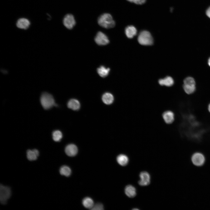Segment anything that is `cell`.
<instances>
[{
  "instance_id": "obj_16",
  "label": "cell",
  "mask_w": 210,
  "mask_h": 210,
  "mask_svg": "<svg viewBox=\"0 0 210 210\" xmlns=\"http://www.w3.org/2000/svg\"><path fill=\"white\" fill-rule=\"evenodd\" d=\"M68 107L74 110H78L80 107L79 102L77 99H71L67 103Z\"/></svg>"
},
{
  "instance_id": "obj_3",
  "label": "cell",
  "mask_w": 210,
  "mask_h": 210,
  "mask_svg": "<svg viewBox=\"0 0 210 210\" xmlns=\"http://www.w3.org/2000/svg\"><path fill=\"white\" fill-rule=\"evenodd\" d=\"M139 43L145 46L152 45L153 42V37L149 32L143 30L140 32L138 37Z\"/></svg>"
},
{
  "instance_id": "obj_8",
  "label": "cell",
  "mask_w": 210,
  "mask_h": 210,
  "mask_svg": "<svg viewBox=\"0 0 210 210\" xmlns=\"http://www.w3.org/2000/svg\"><path fill=\"white\" fill-rule=\"evenodd\" d=\"M162 117L164 122L167 124H171L173 123L175 119L174 114L170 110H166L162 113Z\"/></svg>"
},
{
  "instance_id": "obj_26",
  "label": "cell",
  "mask_w": 210,
  "mask_h": 210,
  "mask_svg": "<svg viewBox=\"0 0 210 210\" xmlns=\"http://www.w3.org/2000/svg\"><path fill=\"white\" fill-rule=\"evenodd\" d=\"M128 1L134 3L138 5H141L144 4L146 0H127Z\"/></svg>"
},
{
  "instance_id": "obj_24",
  "label": "cell",
  "mask_w": 210,
  "mask_h": 210,
  "mask_svg": "<svg viewBox=\"0 0 210 210\" xmlns=\"http://www.w3.org/2000/svg\"><path fill=\"white\" fill-rule=\"evenodd\" d=\"M184 85L190 86H195V82L192 77H188L186 78L183 81Z\"/></svg>"
},
{
  "instance_id": "obj_23",
  "label": "cell",
  "mask_w": 210,
  "mask_h": 210,
  "mask_svg": "<svg viewBox=\"0 0 210 210\" xmlns=\"http://www.w3.org/2000/svg\"><path fill=\"white\" fill-rule=\"evenodd\" d=\"M185 92L188 94L193 93L195 90V86H189L184 85L183 86Z\"/></svg>"
},
{
  "instance_id": "obj_4",
  "label": "cell",
  "mask_w": 210,
  "mask_h": 210,
  "mask_svg": "<svg viewBox=\"0 0 210 210\" xmlns=\"http://www.w3.org/2000/svg\"><path fill=\"white\" fill-rule=\"evenodd\" d=\"M11 195L9 187L1 184L0 186V202L3 204H5Z\"/></svg>"
},
{
  "instance_id": "obj_5",
  "label": "cell",
  "mask_w": 210,
  "mask_h": 210,
  "mask_svg": "<svg viewBox=\"0 0 210 210\" xmlns=\"http://www.w3.org/2000/svg\"><path fill=\"white\" fill-rule=\"evenodd\" d=\"M205 158L202 153L197 152L192 155L191 160L192 163L195 166L201 167L203 166L205 162Z\"/></svg>"
},
{
  "instance_id": "obj_14",
  "label": "cell",
  "mask_w": 210,
  "mask_h": 210,
  "mask_svg": "<svg viewBox=\"0 0 210 210\" xmlns=\"http://www.w3.org/2000/svg\"><path fill=\"white\" fill-rule=\"evenodd\" d=\"M158 83L161 85H165L167 87H170L173 85L174 83V81L172 77L168 76L164 78L159 79Z\"/></svg>"
},
{
  "instance_id": "obj_15",
  "label": "cell",
  "mask_w": 210,
  "mask_h": 210,
  "mask_svg": "<svg viewBox=\"0 0 210 210\" xmlns=\"http://www.w3.org/2000/svg\"><path fill=\"white\" fill-rule=\"evenodd\" d=\"M125 192L126 195L130 198L134 197L136 194L135 188L131 185H127L125 187Z\"/></svg>"
},
{
  "instance_id": "obj_20",
  "label": "cell",
  "mask_w": 210,
  "mask_h": 210,
  "mask_svg": "<svg viewBox=\"0 0 210 210\" xmlns=\"http://www.w3.org/2000/svg\"><path fill=\"white\" fill-rule=\"evenodd\" d=\"M82 204L85 207L88 209H91L94 205L93 200L89 197L84 198L83 200Z\"/></svg>"
},
{
  "instance_id": "obj_17",
  "label": "cell",
  "mask_w": 210,
  "mask_h": 210,
  "mask_svg": "<svg viewBox=\"0 0 210 210\" xmlns=\"http://www.w3.org/2000/svg\"><path fill=\"white\" fill-rule=\"evenodd\" d=\"M102 99L104 103L106 104L109 105L113 102L114 98L113 95L111 93L106 92L103 95Z\"/></svg>"
},
{
  "instance_id": "obj_21",
  "label": "cell",
  "mask_w": 210,
  "mask_h": 210,
  "mask_svg": "<svg viewBox=\"0 0 210 210\" xmlns=\"http://www.w3.org/2000/svg\"><path fill=\"white\" fill-rule=\"evenodd\" d=\"M60 172L62 175L68 176L71 174V170L69 167L64 165L62 166L60 168Z\"/></svg>"
},
{
  "instance_id": "obj_28",
  "label": "cell",
  "mask_w": 210,
  "mask_h": 210,
  "mask_svg": "<svg viewBox=\"0 0 210 210\" xmlns=\"http://www.w3.org/2000/svg\"><path fill=\"white\" fill-rule=\"evenodd\" d=\"M208 110L209 111V112H210V103L209 104L208 106Z\"/></svg>"
},
{
  "instance_id": "obj_13",
  "label": "cell",
  "mask_w": 210,
  "mask_h": 210,
  "mask_svg": "<svg viewBox=\"0 0 210 210\" xmlns=\"http://www.w3.org/2000/svg\"><path fill=\"white\" fill-rule=\"evenodd\" d=\"M39 155L38 151L36 149L28 150L27 151V159L30 161L34 160L37 159Z\"/></svg>"
},
{
  "instance_id": "obj_9",
  "label": "cell",
  "mask_w": 210,
  "mask_h": 210,
  "mask_svg": "<svg viewBox=\"0 0 210 210\" xmlns=\"http://www.w3.org/2000/svg\"><path fill=\"white\" fill-rule=\"evenodd\" d=\"M139 176L140 179L138 183L140 185L146 186L150 184V177L148 173L146 172H142L140 173Z\"/></svg>"
},
{
  "instance_id": "obj_1",
  "label": "cell",
  "mask_w": 210,
  "mask_h": 210,
  "mask_svg": "<svg viewBox=\"0 0 210 210\" xmlns=\"http://www.w3.org/2000/svg\"><path fill=\"white\" fill-rule=\"evenodd\" d=\"M98 22L100 26L106 29L113 28L115 25V22L112 16L108 13L100 15L98 18Z\"/></svg>"
},
{
  "instance_id": "obj_10",
  "label": "cell",
  "mask_w": 210,
  "mask_h": 210,
  "mask_svg": "<svg viewBox=\"0 0 210 210\" xmlns=\"http://www.w3.org/2000/svg\"><path fill=\"white\" fill-rule=\"evenodd\" d=\"M65 152L67 155L72 157L75 156L78 152L77 147L74 144H69L65 148Z\"/></svg>"
},
{
  "instance_id": "obj_2",
  "label": "cell",
  "mask_w": 210,
  "mask_h": 210,
  "mask_svg": "<svg viewBox=\"0 0 210 210\" xmlns=\"http://www.w3.org/2000/svg\"><path fill=\"white\" fill-rule=\"evenodd\" d=\"M40 102L42 107L46 110L50 109L56 105L53 96L47 92L42 94L40 97Z\"/></svg>"
},
{
  "instance_id": "obj_12",
  "label": "cell",
  "mask_w": 210,
  "mask_h": 210,
  "mask_svg": "<svg viewBox=\"0 0 210 210\" xmlns=\"http://www.w3.org/2000/svg\"><path fill=\"white\" fill-rule=\"evenodd\" d=\"M137 30L135 27L132 25L128 26L125 29L126 36L129 38H133L137 34Z\"/></svg>"
},
{
  "instance_id": "obj_27",
  "label": "cell",
  "mask_w": 210,
  "mask_h": 210,
  "mask_svg": "<svg viewBox=\"0 0 210 210\" xmlns=\"http://www.w3.org/2000/svg\"><path fill=\"white\" fill-rule=\"evenodd\" d=\"M207 15L210 18V7H209L206 11Z\"/></svg>"
},
{
  "instance_id": "obj_29",
  "label": "cell",
  "mask_w": 210,
  "mask_h": 210,
  "mask_svg": "<svg viewBox=\"0 0 210 210\" xmlns=\"http://www.w3.org/2000/svg\"><path fill=\"white\" fill-rule=\"evenodd\" d=\"M208 64L209 66H210V58L208 60Z\"/></svg>"
},
{
  "instance_id": "obj_7",
  "label": "cell",
  "mask_w": 210,
  "mask_h": 210,
  "mask_svg": "<svg viewBox=\"0 0 210 210\" xmlns=\"http://www.w3.org/2000/svg\"><path fill=\"white\" fill-rule=\"evenodd\" d=\"M64 26L69 29H71L75 25L76 22L74 16L71 14H67L63 20Z\"/></svg>"
},
{
  "instance_id": "obj_22",
  "label": "cell",
  "mask_w": 210,
  "mask_h": 210,
  "mask_svg": "<svg viewBox=\"0 0 210 210\" xmlns=\"http://www.w3.org/2000/svg\"><path fill=\"white\" fill-rule=\"evenodd\" d=\"M53 140L56 142L60 141L62 137V134L61 132L58 130H55L52 133Z\"/></svg>"
},
{
  "instance_id": "obj_25",
  "label": "cell",
  "mask_w": 210,
  "mask_h": 210,
  "mask_svg": "<svg viewBox=\"0 0 210 210\" xmlns=\"http://www.w3.org/2000/svg\"><path fill=\"white\" fill-rule=\"evenodd\" d=\"M91 209L93 210H102L104 209V207L102 204L98 203L94 205Z\"/></svg>"
},
{
  "instance_id": "obj_18",
  "label": "cell",
  "mask_w": 210,
  "mask_h": 210,
  "mask_svg": "<svg viewBox=\"0 0 210 210\" xmlns=\"http://www.w3.org/2000/svg\"><path fill=\"white\" fill-rule=\"evenodd\" d=\"M116 160L118 163L122 166L126 165L129 161V159L127 156L123 154L119 155L117 157Z\"/></svg>"
},
{
  "instance_id": "obj_6",
  "label": "cell",
  "mask_w": 210,
  "mask_h": 210,
  "mask_svg": "<svg viewBox=\"0 0 210 210\" xmlns=\"http://www.w3.org/2000/svg\"><path fill=\"white\" fill-rule=\"evenodd\" d=\"M94 40L97 44L100 46L106 45L109 42L107 36L101 32H99L97 33Z\"/></svg>"
},
{
  "instance_id": "obj_11",
  "label": "cell",
  "mask_w": 210,
  "mask_h": 210,
  "mask_svg": "<svg viewBox=\"0 0 210 210\" xmlns=\"http://www.w3.org/2000/svg\"><path fill=\"white\" fill-rule=\"evenodd\" d=\"M30 22L27 19L22 18L19 19L17 22L16 26L19 28L22 29H27L30 25Z\"/></svg>"
},
{
  "instance_id": "obj_19",
  "label": "cell",
  "mask_w": 210,
  "mask_h": 210,
  "mask_svg": "<svg viewBox=\"0 0 210 210\" xmlns=\"http://www.w3.org/2000/svg\"><path fill=\"white\" fill-rule=\"evenodd\" d=\"M110 71L109 68H106L103 66H100L97 70L98 74L103 78L106 77L108 75Z\"/></svg>"
}]
</instances>
